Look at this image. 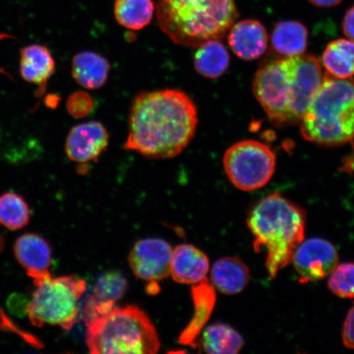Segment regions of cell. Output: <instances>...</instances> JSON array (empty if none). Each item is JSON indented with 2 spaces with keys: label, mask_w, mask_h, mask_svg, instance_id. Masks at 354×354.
I'll return each instance as SVG.
<instances>
[{
  "label": "cell",
  "mask_w": 354,
  "mask_h": 354,
  "mask_svg": "<svg viewBox=\"0 0 354 354\" xmlns=\"http://www.w3.org/2000/svg\"><path fill=\"white\" fill-rule=\"evenodd\" d=\"M109 135L100 122L91 121L75 126L66 140L65 150L70 160L87 163L97 160L107 149Z\"/></svg>",
  "instance_id": "8fae6325"
},
{
  "label": "cell",
  "mask_w": 354,
  "mask_h": 354,
  "mask_svg": "<svg viewBox=\"0 0 354 354\" xmlns=\"http://www.w3.org/2000/svg\"><path fill=\"white\" fill-rule=\"evenodd\" d=\"M324 77L317 57L304 54L286 57L261 66L253 91L276 125H293L300 122Z\"/></svg>",
  "instance_id": "7a4b0ae2"
},
{
  "label": "cell",
  "mask_w": 354,
  "mask_h": 354,
  "mask_svg": "<svg viewBox=\"0 0 354 354\" xmlns=\"http://www.w3.org/2000/svg\"><path fill=\"white\" fill-rule=\"evenodd\" d=\"M30 218L28 203L20 194L7 192L0 196V225L16 231L25 227Z\"/></svg>",
  "instance_id": "d4e9b609"
},
{
  "label": "cell",
  "mask_w": 354,
  "mask_h": 354,
  "mask_svg": "<svg viewBox=\"0 0 354 354\" xmlns=\"http://www.w3.org/2000/svg\"><path fill=\"white\" fill-rule=\"evenodd\" d=\"M322 64L331 77L348 79L354 76V42L339 39L326 46Z\"/></svg>",
  "instance_id": "7402d4cb"
},
{
  "label": "cell",
  "mask_w": 354,
  "mask_h": 354,
  "mask_svg": "<svg viewBox=\"0 0 354 354\" xmlns=\"http://www.w3.org/2000/svg\"><path fill=\"white\" fill-rule=\"evenodd\" d=\"M250 278V269L247 265L233 257L220 259L212 266V285L224 295L240 294L249 284Z\"/></svg>",
  "instance_id": "ac0fdd59"
},
{
  "label": "cell",
  "mask_w": 354,
  "mask_h": 354,
  "mask_svg": "<svg viewBox=\"0 0 354 354\" xmlns=\"http://www.w3.org/2000/svg\"><path fill=\"white\" fill-rule=\"evenodd\" d=\"M154 3L152 0H116L114 15L123 28L139 30L152 21Z\"/></svg>",
  "instance_id": "603a6c76"
},
{
  "label": "cell",
  "mask_w": 354,
  "mask_h": 354,
  "mask_svg": "<svg viewBox=\"0 0 354 354\" xmlns=\"http://www.w3.org/2000/svg\"><path fill=\"white\" fill-rule=\"evenodd\" d=\"M0 328L15 332V333L21 335L22 339H24L35 347H42L41 342H39L37 338H35L33 335L19 330V327L13 324L10 318L6 316V314L4 313L2 310H0Z\"/></svg>",
  "instance_id": "f1b7e54d"
},
{
  "label": "cell",
  "mask_w": 354,
  "mask_h": 354,
  "mask_svg": "<svg viewBox=\"0 0 354 354\" xmlns=\"http://www.w3.org/2000/svg\"><path fill=\"white\" fill-rule=\"evenodd\" d=\"M247 225L254 238L255 251L259 252L261 247L267 251L269 277L276 278L280 270L292 262L304 241L305 212L281 194L273 193L252 209Z\"/></svg>",
  "instance_id": "3957f363"
},
{
  "label": "cell",
  "mask_w": 354,
  "mask_h": 354,
  "mask_svg": "<svg viewBox=\"0 0 354 354\" xmlns=\"http://www.w3.org/2000/svg\"><path fill=\"white\" fill-rule=\"evenodd\" d=\"M237 17L234 0H158L157 7L159 28L187 48L223 37Z\"/></svg>",
  "instance_id": "277c9868"
},
{
  "label": "cell",
  "mask_w": 354,
  "mask_h": 354,
  "mask_svg": "<svg viewBox=\"0 0 354 354\" xmlns=\"http://www.w3.org/2000/svg\"><path fill=\"white\" fill-rule=\"evenodd\" d=\"M55 72V61L51 52L41 44H32L21 50L20 73L25 81L39 86L41 95L48 80Z\"/></svg>",
  "instance_id": "9a60e30c"
},
{
  "label": "cell",
  "mask_w": 354,
  "mask_h": 354,
  "mask_svg": "<svg viewBox=\"0 0 354 354\" xmlns=\"http://www.w3.org/2000/svg\"><path fill=\"white\" fill-rule=\"evenodd\" d=\"M126 289V279L118 272H109L100 277L86 303L87 322L112 310Z\"/></svg>",
  "instance_id": "2e32d148"
},
{
  "label": "cell",
  "mask_w": 354,
  "mask_h": 354,
  "mask_svg": "<svg viewBox=\"0 0 354 354\" xmlns=\"http://www.w3.org/2000/svg\"><path fill=\"white\" fill-rule=\"evenodd\" d=\"M172 248L161 239L137 242L131 252L129 263L136 276L147 281H161L170 275Z\"/></svg>",
  "instance_id": "30bf717a"
},
{
  "label": "cell",
  "mask_w": 354,
  "mask_h": 354,
  "mask_svg": "<svg viewBox=\"0 0 354 354\" xmlns=\"http://www.w3.org/2000/svg\"><path fill=\"white\" fill-rule=\"evenodd\" d=\"M338 253L331 243L313 238L300 243L292 259L300 283L322 280L338 265Z\"/></svg>",
  "instance_id": "9c48e42d"
},
{
  "label": "cell",
  "mask_w": 354,
  "mask_h": 354,
  "mask_svg": "<svg viewBox=\"0 0 354 354\" xmlns=\"http://www.w3.org/2000/svg\"><path fill=\"white\" fill-rule=\"evenodd\" d=\"M308 1L317 7L331 8L338 6L343 0H308Z\"/></svg>",
  "instance_id": "1f68e13d"
},
{
  "label": "cell",
  "mask_w": 354,
  "mask_h": 354,
  "mask_svg": "<svg viewBox=\"0 0 354 354\" xmlns=\"http://www.w3.org/2000/svg\"><path fill=\"white\" fill-rule=\"evenodd\" d=\"M342 29L348 39L354 42V6L347 11L342 22Z\"/></svg>",
  "instance_id": "4dcf8cb0"
},
{
  "label": "cell",
  "mask_w": 354,
  "mask_h": 354,
  "mask_svg": "<svg viewBox=\"0 0 354 354\" xmlns=\"http://www.w3.org/2000/svg\"><path fill=\"white\" fill-rule=\"evenodd\" d=\"M202 344L207 353L234 354L241 351L243 339L232 326L218 323L203 332Z\"/></svg>",
  "instance_id": "cb8c5ba5"
},
{
  "label": "cell",
  "mask_w": 354,
  "mask_h": 354,
  "mask_svg": "<svg viewBox=\"0 0 354 354\" xmlns=\"http://www.w3.org/2000/svg\"><path fill=\"white\" fill-rule=\"evenodd\" d=\"M33 282L35 290L28 311L32 324L72 329L79 316V301L86 290V281L74 276L55 278L48 273Z\"/></svg>",
  "instance_id": "52a82bcc"
},
{
  "label": "cell",
  "mask_w": 354,
  "mask_h": 354,
  "mask_svg": "<svg viewBox=\"0 0 354 354\" xmlns=\"http://www.w3.org/2000/svg\"><path fill=\"white\" fill-rule=\"evenodd\" d=\"M277 157L267 145L257 140H242L228 148L223 156L225 174L243 192L265 187L275 174Z\"/></svg>",
  "instance_id": "ba28073f"
},
{
  "label": "cell",
  "mask_w": 354,
  "mask_h": 354,
  "mask_svg": "<svg viewBox=\"0 0 354 354\" xmlns=\"http://www.w3.org/2000/svg\"><path fill=\"white\" fill-rule=\"evenodd\" d=\"M13 250L17 260L33 280L50 273L52 252L46 239L35 233H26L17 239Z\"/></svg>",
  "instance_id": "7c38bea8"
},
{
  "label": "cell",
  "mask_w": 354,
  "mask_h": 354,
  "mask_svg": "<svg viewBox=\"0 0 354 354\" xmlns=\"http://www.w3.org/2000/svg\"><path fill=\"white\" fill-rule=\"evenodd\" d=\"M271 41L274 50L283 56L304 55L308 46V29L298 21H279L272 30Z\"/></svg>",
  "instance_id": "ffe728a7"
},
{
  "label": "cell",
  "mask_w": 354,
  "mask_h": 354,
  "mask_svg": "<svg viewBox=\"0 0 354 354\" xmlns=\"http://www.w3.org/2000/svg\"><path fill=\"white\" fill-rule=\"evenodd\" d=\"M232 50L240 59H259L267 50L268 35L263 25L255 20H245L233 24L228 35Z\"/></svg>",
  "instance_id": "4fadbf2b"
},
{
  "label": "cell",
  "mask_w": 354,
  "mask_h": 354,
  "mask_svg": "<svg viewBox=\"0 0 354 354\" xmlns=\"http://www.w3.org/2000/svg\"><path fill=\"white\" fill-rule=\"evenodd\" d=\"M94 108L92 97L85 91H77L69 96L66 109L71 116L82 118L88 116Z\"/></svg>",
  "instance_id": "4316f807"
},
{
  "label": "cell",
  "mask_w": 354,
  "mask_h": 354,
  "mask_svg": "<svg viewBox=\"0 0 354 354\" xmlns=\"http://www.w3.org/2000/svg\"><path fill=\"white\" fill-rule=\"evenodd\" d=\"M198 122L196 105L185 92L165 88L140 93L131 106L124 149L151 159L174 158L194 138Z\"/></svg>",
  "instance_id": "6da1fadb"
},
{
  "label": "cell",
  "mask_w": 354,
  "mask_h": 354,
  "mask_svg": "<svg viewBox=\"0 0 354 354\" xmlns=\"http://www.w3.org/2000/svg\"><path fill=\"white\" fill-rule=\"evenodd\" d=\"M328 286L338 297L354 299V263L336 266L330 273Z\"/></svg>",
  "instance_id": "484cf974"
},
{
  "label": "cell",
  "mask_w": 354,
  "mask_h": 354,
  "mask_svg": "<svg viewBox=\"0 0 354 354\" xmlns=\"http://www.w3.org/2000/svg\"><path fill=\"white\" fill-rule=\"evenodd\" d=\"M192 298L194 304V313L183 333L179 342L196 348V339L207 321H209L216 303V294L214 286L207 279L192 288Z\"/></svg>",
  "instance_id": "e0dca14e"
},
{
  "label": "cell",
  "mask_w": 354,
  "mask_h": 354,
  "mask_svg": "<svg viewBox=\"0 0 354 354\" xmlns=\"http://www.w3.org/2000/svg\"><path fill=\"white\" fill-rule=\"evenodd\" d=\"M209 260L198 248L180 245L172 250L170 274L180 284L196 285L207 279Z\"/></svg>",
  "instance_id": "5bb4252c"
},
{
  "label": "cell",
  "mask_w": 354,
  "mask_h": 354,
  "mask_svg": "<svg viewBox=\"0 0 354 354\" xmlns=\"http://www.w3.org/2000/svg\"><path fill=\"white\" fill-rule=\"evenodd\" d=\"M342 338L345 346L354 349V306L349 310L344 321Z\"/></svg>",
  "instance_id": "f546056e"
},
{
  "label": "cell",
  "mask_w": 354,
  "mask_h": 354,
  "mask_svg": "<svg viewBox=\"0 0 354 354\" xmlns=\"http://www.w3.org/2000/svg\"><path fill=\"white\" fill-rule=\"evenodd\" d=\"M110 69L109 61L95 52L79 53L72 62V76L75 82L87 90L103 87L108 81Z\"/></svg>",
  "instance_id": "d6986e66"
},
{
  "label": "cell",
  "mask_w": 354,
  "mask_h": 354,
  "mask_svg": "<svg viewBox=\"0 0 354 354\" xmlns=\"http://www.w3.org/2000/svg\"><path fill=\"white\" fill-rule=\"evenodd\" d=\"M86 324V342L93 354H155L161 346L152 322L135 306L113 308Z\"/></svg>",
  "instance_id": "8992f818"
},
{
  "label": "cell",
  "mask_w": 354,
  "mask_h": 354,
  "mask_svg": "<svg viewBox=\"0 0 354 354\" xmlns=\"http://www.w3.org/2000/svg\"><path fill=\"white\" fill-rule=\"evenodd\" d=\"M309 142L338 146L354 138V79L325 75L300 121Z\"/></svg>",
  "instance_id": "5b68a950"
},
{
  "label": "cell",
  "mask_w": 354,
  "mask_h": 354,
  "mask_svg": "<svg viewBox=\"0 0 354 354\" xmlns=\"http://www.w3.org/2000/svg\"><path fill=\"white\" fill-rule=\"evenodd\" d=\"M194 66L196 72L203 77L218 78L229 68L228 51L218 39H210L198 47L194 57Z\"/></svg>",
  "instance_id": "44dd1931"
},
{
  "label": "cell",
  "mask_w": 354,
  "mask_h": 354,
  "mask_svg": "<svg viewBox=\"0 0 354 354\" xmlns=\"http://www.w3.org/2000/svg\"><path fill=\"white\" fill-rule=\"evenodd\" d=\"M4 248V239L0 236V252L3 251Z\"/></svg>",
  "instance_id": "d6a6232c"
},
{
  "label": "cell",
  "mask_w": 354,
  "mask_h": 354,
  "mask_svg": "<svg viewBox=\"0 0 354 354\" xmlns=\"http://www.w3.org/2000/svg\"><path fill=\"white\" fill-rule=\"evenodd\" d=\"M29 302L26 295L15 293L7 299V308L13 316L24 317L28 315Z\"/></svg>",
  "instance_id": "83f0119b"
}]
</instances>
